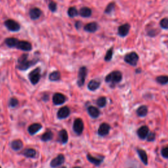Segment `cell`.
Instances as JSON below:
<instances>
[{"label":"cell","instance_id":"6da1fadb","mask_svg":"<svg viewBox=\"0 0 168 168\" xmlns=\"http://www.w3.org/2000/svg\"><path fill=\"white\" fill-rule=\"evenodd\" d=\"M38 62L37 60L35 61H28L27 54H23V55L20 56L18 60V68L21 70H26Z\"/></svg>","mask_w":168,"mask_h":168},{"label":"cell","instance_id":"7a4b0ae2","mask_svg":"<svg viewBox=\"0 0 168 168\" xmlns=\"http://www.w3.org/2000/svg\"><path fill=\"white\" fill-rule=\"evenodd\" d=\"M122 80V74L118 70L113 71L109 74L105 78V81L108 84H110L111 86H114L116 84L119 83Z\"/></svg>","mask_w":168,"mask_h":168},{"label":"cell","instance_id":"3957f363","mask_svg":"<svg viewBox=\"0 0 168 168\" xmlns=\"http://www.w3.org/2000/svg\"><path fill=\"white\" fill-rule=\"evenodd\" d=\"M31 84L33 85H36L38 83L41 79V69L40 68H37L33 70L28 75Z\"/></svg>","mask_w":168,"mask_h":168},{"label":"cell","instance_id":"277c9868","mask_svg":"<svg viewBox=\"0 0 168 168\" xmlns=\"http://www.w3.org/2000/svg\"><path fill=\"white\" fill-rule=\"evenodd\" d=\"M139 61V55L135 52L127 54L124 57V61L132 66H135Z\"/></svg>","mask_w":168,"mask_h":168},{"label":"cell","instance_id":"5b68a950","mask_svg":"<svg viewBox=\"0 0 168 168\" xmlns=\"http://www.w3.org/2000/svg\"><path fill=\"white\" fill-rule=\"evenodd\" d=\"M87 74V69L85 66H82L79 68L78 76V80H77V84L78 87H81L85 84V79Z\"/></svg>","mask_w":168,"mask_h":168},{"label":"cell","instance_id":"8992f818","mask_svg":"<svg viewBox=\"0 0 168 168\" xmlns=\"http://www.w3.org/2000/svg\"><path fill=\"white\" fill-rule=\"evenodd\" d=\"M84 124L81 118L76 119L73 124V131L77 135H80L84 132Z\"/></svg>","mask_w":168,"mask_h":168},{"label":"cell","instance_id":"52a82bcc","mask_svg":"<svg viewBox=\"0 0 168 168\" xmlns=\"http://www.w3.org/2000/svg\"><path fill=\"white\" fill-rule=\"evenodd\" d=\"M5 25L7 27L9 30L11 31V32H18L21 29V26L16 22L15 21L12 19H9L7 20L5 22Z\"/></svg>","mask_w":168,"mask_h":168},{"label":"cell","instance_id":"ba28073f","mask_svg":"<svg viewBox=\"0 0 168 168\" xmlns=\"http://www.w3.org/2000/svg\"><path fill=\"white\" fill-rule=\"evenodd\" d=\"M65 160L64 156L63 154H59L56 158H53L52 160L50 162V166L52 168H56L60 166H61L62 164H64Z\"/></svg>","mask_w":168,"mask_h":168},{"label":"cell","instance_id":"9c48e42d","mask_svg":"<svg viewBox=\"0 0 168 168\" xmlns=\"http://www.w3.org/2000/svg\"><path fill=\"white\" fill-rule=\"evenodd\" d=\"M66 101V96L63 94L56 93L53 97V102L55 105H62Z\"/></svg>","mask_w":168,"mask_h":168},{"label":"cell","instance_id":"30bf717a","mask_svg":"<svg viewBox=\"0 0 168 168\" xmlns=\"http://www.w3.org/2000/svg\"><path fill=\"white\" fill-rule=\"evenodd\" d=\"M110 130V126L107 123H102L98 129V135L101 137H104L109 134Z\"/></svg>","mask_w":168,"mask_h":168},{"label":"cell","instance_id":"8fae6325","mask_svg":"<svg viewBox=\"0 0 168 168\" xmlns=\"http://www.w3.org/2000/svg\"><path fill=\"white\" fill-rule=\"evenodd\" d=\"M70 110L68 107H63L61 108L57 112V118L60 119H65L70 116Z\"/></svg>","mask_w":168,"mask_h":168},{"label":"cell","instance_id":"7c38bea8","mask_svg":"<svg viewBox=\"0 0 168 168\" xmlns=\"http://www.w3.org/2000/svg\"><path fill=\"white\" fill-rule=\"evenodd\" d=\"M16 47L17 49L24 51H30L32 49V45L30 43L26 41H19Z\"/></svg>","mask_w":168,"mask_h":168},{"label":"cell","instance_id":"4fadbf2b","mask_svg":"<svg viewBox=\"0 0 168 168\" xmlns=\"http://www.w3.org/2000/svg\"><path fill=\"white\" fill-rule=\"evenodd\" d=\"M87 159L91 163L95 165L96 166H99L101 164V163L103 162L104 157L103 156H100L99 158L93 157V156L90 154H87Z\"/></svg>","mask_w":168,"mask_h":168},{"label":"cell","instance_id":"5bb4252c","mask_svg":"<svg viewBox=\"0 0 168 168\" xmlns=\"http://www.w3.org/2000/svg\"><path fill=\"white\" fill-rule=\"evenodd\" d=\"M130 28V24L127 23L119 26L118 28V35L121 37L126 36L129 34Z\"/></svg>","mask_w":168,"mask_h":168},{"label":"cell","instance_id":"9a60e30c","mask_svg":"<svg viewBox=\"0 0 168 168\" xmlns=\"http://www.w3.org/2000/svg\"><path fill=\"white\" fill-rule=\"evenodd\" d=\"M149 133V127L146 126H143L141 127L137 130V132L139 139H141V140H144V139L147 138Z\"/></svg>","mask_w":168,"mask_h":168},{"label":"cell","instance_id":"2e32d148","mask_svg":"<svg viewBox=\"0 0 168 168\" xmlns=\"http://www.w3.org/2000/svg\"><path fill=\"white\" fill-rule=\"evenodd\" d=\"M42 126L40 124L38 123H34L28 127V132L31 135H35L36 133L39 132V131L41 129Z\"/></svg>","mask_w":168,"mask_h":168},{"label":"cell","instance_id":"e0dca14e","mask_svg":"<svg viewBox=\"0 0 168 168\" xmlns=\"http://www.w3.org/2000/svg\"><path fill=\"white\" fill-rule=\"evenodd\" d=\"M87 112L92 118L96 119L100 116V110L97 108L93 106H90L87 108Z\"/></svg>","mask_w":168,"mask_h":168},{"label":"cell","instance_id":"ac0fdd59","mask_svg":"<svg viewBox=\"0 0 168 168\" xmlns=\"http://www.w3.org/2000/svg\"><path fill=\"white\" fill-rule=\"evenodd\" d=\"M29 15H30L31 19H32V20L38 19L41 15V11L39 9V8H37V7L32 8V9H31L30 11Z\"/></svg>","mask_w":168,"mask_h":168},{"label":"cell","instance_id":"d6986e66","mask_svg":"<svg viewBox=\"0 0 168 168\" xmlns=\"http://www.w3.org/2000/svg\"><path fill=\"white\" fill-rule=\"evenodd\" d=\"M101 85V82L97 79H92L91 80L87 85L88 89L92 91V92H95L97 90Z\"/></svg>","mask_w":168,"mask_h":168},{"label":"cell","instance_id":"ffe728a7","mask_svg":"<svg viewBox=\"0 0 168 168\" xmlns=\"http://www.w3.org/2000/svg\"><path fill=\"white\" fill-rule=\"evenodd\" d=\"M137 152L139 157L141 159V162H143L145 166H147L149 164V162H148V156L146 151L143 149H137Z\"/></svg>","mask_w":168,"mask_h":168},{"label":"cell","instance_id":"44dd1931","mask_svg":"<svg viewBox=\"0 0 168 168\" xmlns=\"http://www.w3.org/2000/svg\"><path fill=\"white\" fill-rule=\"evenodd\" d=\"M98 28H99V25L97 22H90V23L86 24L84 26V30L86 31V32L91 33L95 32L96 31L98 30Z\"/></svg>","mask_w":168,"mask_h":168},{"label":"cell","instance_id":"7402d4cb","mask_svg":"<svg viewBox=\"0 0 168 168\" xmlns=\"http://www.w3.org/2000/svg\"><path fill=\"white\" fill-rule=\"evenodd\" d=\"M79 15L81 16L82 17H85V18H87L89 17L92 15V11L90 8L87 7H82L80 10H79Z\"/></svg>","mask_w":168,"mask_h":168},{"label":"cell","instance_id":"603a6c76","mask_svg":"<svg viewBox=\"0 0 168 168\" xmlns=\"http://www.w3.org/2000/svg\"><path fill=\"white\" fill-rule=\"evenodd\" d=\"M59 136L62 144H66L68 141V135L67 132L65 129H62L59 133Z\"/></svg>","mask_w":168,"mask_h":168},{"label":"cell","instance_id":"cb8c5ba5","mask_svg":"<svg viewBox=\"0 0 168 168\" xmlns=\"http://www.w3.org/2000/svg\"><path fill=\"white\" fill-rule=\"evenodd\" d=\"M136 113L139 117H145L148 114V107L145 105H142L136 110Z\"/></svg>","mask_w":168,"mask_h":168},{"label":"cell","instance_id":"d4e9b609","mask_svg":"<svg viewBox=\"0 0 168 168\" xmlns=\"http://www.w3.org/2000/svg\"><path fill=\"white\" fill-rule=\"evenodd\" d=\"M11 148L12 149L15 150V151H18V150H21L23 147V143L21 140H15L13 141L12 143H11Z\"/></svg>","mask_w":168,"mask_h":168},{"label":"cell","instance_id":"484cf974","mask_svg":"<svg viewBox=\"0 0 168 168\" xmlns=\"http://www.w3.org/2000/svg\"><path fill=\"white\" fill-rule=\"evenodd\" d=\"M61 74L59 71H54L49 76V79L51 81H57L61 79Z\"/></svg>","mask_w":168,"mask_h":168},{"label":"cell","instance_id":"4316f807","mask_svg":"<svg viewBox=\"0 0 168 168\" xmlns=\"http://www.w3.org/2000/svg\"><path fill=\"white\" fill-rule=\"evenodd\" d=\"M19 39H17L16 38H7L5 39V44L7 45L8 47H9L11 48L12 47H16L17 44L19 42Z\"/></svg>","mask_w":168,"mask_h":168},{"label":"cell","instance_id":"83f0119b","mask_svg":"<svg viewBox=\"0 0 168 168\" xmlns=\"http://www.w3.org/2000/svg\"><path fill=\"white\" fill-rule=\"evenodd\" d=\"M22 154H23V155L26 156V157L33 158L36 157V151L33 149H27L24 150Z\"/></svg>","mask_w":168,"mask_h":168},{"label":"cell","instance_id":"f1b7e54d","mask_svg":"<svg viewBox=\"0 0 168 168\" xmlns=\"http://www.w3.org/2000/svg\"><path fill=\"white\" fill-rule=\"evenodd\" d=\"M53 137V134L51 131H47L44 135L41 136V140L44 142H47L52 140Z\"/></svg>","mask_w":168,"mask_h":168},{"label":"cell","instance_id":"f546056e","mask_svg":"<svg viewBox=\"0 0 168 168\" xmlns=\"http://www.w3.org/2000/svg\"><path fill=\"white\" fill-rule=\"evenodd\" d=\"M156 81L161 85H166L168 82V77L167 76H160L156 78Z\"/></svg>","mask_w":168,"mask_h":168},{"label":"cell","instance_id":"4dcf8cb0","mask_svg":"<svg viewBox=\"0 0 168 168\" xmlns=\"http://www.w3.org/2000/svg\"><path fill=\"white\" fill-rule=\"evenodd\" d=\"M68 15L71 18H73V17H75L76 16H78L79 15L78 11L77 10V9L74 7H71L68 10Z\"/></svg>","mask_w":168,"mask_h":168},{"label":"cell","instance_id":"1f68e13d","mask_svg":"<svg viewBox=\"0 0 168 168\" xmlns=\"http://www.w3.org/2000/svg\"><path fill=\"white\" fill-rule=\"evenodd\" d=\"M97 104L99 108H103L107 104V99L105 97H101L97 100Z\"/></svg>","mask_w":168,"mask_h":168},{"label":"cell","instance_id":"d6a6232c","mask_svg":"<svg viewBox=\"0 0 168 168\" xmlns=\"http://www.w3.org/2000/svg\"><path fill=\"white\" fill-rule=\"evenodd\" d=\"M112 56H113V48H110V49L108 50L106 55L104 56V61L107 62L110 61L111 60H112Z\"/></svg>","mask_w":168,"mask_h":168},{"label":"cell","instance_id":"836d02e7","mask_svg":"<svg viewBox=\"0 0 168 168\" xmlns=\"http://www.w3.org/2000/svg\"><path fill=\"white\" fill-rule=\"evenodd\" d=\"M115 8V4L114 3H110L109 5H107V8L105 9L104 13L107 14H110V13H112Z\"/></svg>","mask_w":168,"mask_h":168},{"label":"cell","instance_id":"e575fe53","mask_svg":"<svg viewBox=\"0 0 168 168\" xmlns=\"http://www.w3.org/2000/svg\"><path fill=\"white\" fill-rule=\"evenodd\" d=\"M160 26L163 28V29L167 30L168 28V19L167 18H164L160 21Z\"/></svg>","mask_w":168,"mask_h":168},{"label":"cell","instance_id":"d590c367","mask_svg":"<svg viewBox=\"0 0 168 168\" xmlns=\"http://www.w3.org/2000/svg\"><path fill=\"white\" fill-rule=\"evenodd\" d=\"M161 155L165 159L168 158V147H165L161 150Z\"/></svg>","mask_w":168,"mask_h":168},{"label":"cell","instance_id":"8d00e7d4","mask_svg":"<svg viewBox=\"0 0 168 168\" xmlns=\"http://www.w3.org/2000/svg\"><path fill=\"white\" fill-rule=\"evenodd\" d=\"M49 9L52 11V12H55L57 9V6H56V4L55 1H51L49 4Z\"/></svg>","mask_w":168,"mask_h":168},{"label":"cell","instance_id":"74e56055","mask_svg":"<svg viewBox=\"0 0 168 168\" xmlns=\"http://www.w3.org/2000/svg\"><path fill=\"white\" fill-rule=\"evenodd\" d=\"M155 138H156V136H155L154 133L151 132V133H149V134H148L146 139H147V141L152 142L155 140Z\"/></svg>","mask_w":168,"mask_h":168},{"label":"cell","instance_id":"f35d334b","mask_svg":"<svg viewBox=\"0 0 168 168\" xmlns=\"http://www.w3.org/2000/svg\"><path fill=\"white\" fill-rule=\"evenodd\" d=\"M19 104V101L15 98H12L11 99V100L9 101V105L11 107H15Z\"/></svg>","mask_w":168,"mask_h":168},{"label":"cell","instance_id":"ab89813d","mask_svg":"<svg viewBox=\"0 0 168 168\" xmlns=\"http://www.w3.org/2000/svg\"><path fill=\"white\" fill-rule=\"evenodd\" d=\"M75 26H76V28H77V29H79V28L82 26V22L81 21L76 22V24H75Z\"/></svg>","mask_w":168,"mask_h":168},{"label":"cell","instance_id":"60d3db41","mask_svg":"<svg viewBox=\"0 0 168 168\" xmlns=\"http://www.w3.org/2000/svg\"><path fill=\"white\" fill-rule=\"evenodd\" d=\"M74 168H81L80 167H74Z\"/></svg>","mask_w":168,"mask_h":168},{"label":"cell","instance_id":"b9f144b4","mask_svg":"<svg viewBox=\"0 0 168 168\" xmlns=\"http://www.w3.org/2000/svg\"><path fill=\"white\" fill-rule=\"evenodd\" d=\"M61 168H66V167H64V166H63V167H62Z\"/></svg>","mask_w":168,"mask_h":168},{"label":"cell","instance_id":"7bdbcfd3","mask_svg":"<svg viewBox=\"0 0 168 168\" xmlns=\"http://www.w3.org/2000/svg\"><path fill=\"white\" fill-rule=\"evenodd\" d=\"M0 168H1V167H0Z\"/></svg>","mask_w":168,"mask_h":168}]
</instances>
